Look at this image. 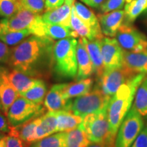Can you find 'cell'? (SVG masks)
<instances>
[{"label":"cell","instance_id":"1","mask_svg":"<svg viewBox=\"0 0 147 147\" xmlns=\"http://www.w3.org/2000/svg\"><path fill=\"white\" fill-rule=\"evenodd\" d=\"M55 41L47 37H27L11 48L7 65L19 69L37 79L48 78L53 69V49Z\"/></svg>","mask_w":147,"mask_h":147},{"label":"cell","instance_id":"2","mask_svg":"<svg viewBox=\"0 0 147 147\" xmlns=\"http://www.w3.org/2000/svg\"><path fill=\"white\" fill-rule=\"evenodd\" d=\"M146 76L144 74H138L123 84L110 98L107 113L110 131L114 137H117L119 127L131 108L138 88Z\"/></svg>","mask_w":147,"mask_h":147},{"label":"cell","instance_id":"3","mask_svg":"<svg viewBox=\"0 0 147 147\" xmlns=\"http://www.w3.org/2000/svg\"><path fill=\"white\" fill-rule=\"evenodd\" d=\"M76 38H64L55 42L53 49V72L62 79L74 78L78 73Z\"/></svg>","mask_w":147,"mask_h":147},{"label":"cell","instance_id":"4","mask_svg":"<svg viewBox=\"0 0 147 147\" xmlns=\"http://www.w3.org/2000/svg\"><path fill=\"white\" fill-rule=\"evenodd\" d=\"M45 23L42 14H36L21 5L17 12L10 18H3L0 21V27L12 32L29 29L32 35L46 37Z\"/></svg>","mask_w":147,"mask_h":147},{"label":"cell","instance_id":"5","mask_svg":"<svg viewBox=\"0 0 147 147\" xmlns=\"http://www.w3.org/2000/svg\"><path fill=\"white\" fill-rule=\"evenodd\" d=\"M111 98L103 92L98 85L86 94L69 100L68 110L75 115L84 117L90 114L99 113L107 109Z\"/></svg>","mask_w":147,"mask_h":147},{"label":"cell","instance_id":"6","mask_svg":"<svg viewBox=\"0 0 147 147\" xmlns=\"http://www.w3.org/2000/svg\"><path fill=\"white\" fill-rule=\"evenodd\" d=\"M80 126L91 142H114L116 138L110 133L107 109L83 117Z\"/></svg>","mask_w":147,"mask_h":147},{"label":"cell","instance_id":"7","mask_svg":"<svg viewBox=\"0 0 147 147\" xmlns=\"http://www.w3.org/2000/svg\"><path fill=\"white\" fill-rule=\"evenodd\" d=\"M46 113L42 104H36L20 95L11 105L5 116L11 126H18Z\"/></svg>","mask_w":147,"mask_h":147},{"label":"cell","instance_id":"8","mask_svg":"<svg viewBox=\"0 0 147 147\" xmlns=\"http://www.w3.org/2000/svg\"><path fill=\"white\" fill-rule=\"evenodd\" d=\"M144 127L143 117L133 106L119 127L115 147H131Z\"/></svg>","mask_w":147,"mask_h":147},{"label":"cell","instance_id":"9","mask_svg":"<svg viewBox=\"0 0 147 147\" xmlns=\"http://www.w3.org/2000/svg\"><path fill=\"white\" fill-rule=\"evenodd\" d=\"M115 37L123 51L136 53L147 50L146 36L131 24L123 23Z\"/></svg>","mask_w":147,"mask_h":147},{"label":"cell","instance_id":"10","mask_svg":"<svg viewBox=\"0 0 147 147\" xmlns=\"http://www.w3.org/2000/svg\"><path fill=\"white\" fill-rule=\"evenodd\" d=\"M138 74L129 70L122 66L117 68L105 70L98 79V86L105 94L112 97L123 84Z\"/></svg>","mask_w":147,"mask_h":147},{"label":"cell","instance_id":"11","mask_svg":"<svg viewBox=\"0 0 147 147\" xmlns=\"http://www.w3.org/2000/svg\"><path fill=\"white\" fill-rule=\"evenodd\" d=\"M101 49L104 71L122 67L123 50L116 38L104 37L101 40Z\"/></svg>","mask_w":147,"mask_h":147},{"label":"cell","instance_id":"12","mask_svg":"<svg viewBox=\"0 0 147 147\" xmlns=\"http://www.w3.org/2000/svg\"><path fill=\"white\" fill-rule=\"evenodd\" d=\"M76 0H65L64 3L59 8L46 11L42 14V19L46 23L57 24L71 27V9Z\"/></svg>","mask_w":147,"mask_h":147},{"label":"cell","instance_id":"13","mask_svg":"<svg viewBox=\"0 0 147 147\" xmlns=\"http://www.w3.org/2000/svg\"><path fill=\"white\" fill-rule=\"evenodd\" d=\"M102 34L104 36L114 38L125 20V10H119L105 14H97Z\"/></svg>","mask_w":147,"mask_h":147},{"label":"cell","instance_id":"14","mask_svg":"<svg viewBox=\"0 0 147 147\" xmlns=\"http://www.w3.org/2000/svg\"><path fill=\"white\" fill-rule=\"evenodd\" d=\"M66 84H57L53 85L45 99V106L49 112L68 110L69 100L64 97V89Z\"/></svg>","mask_w":147,"mask_h":147},{"label":"cell","instance_id":"15","mask_svg":"<svg viewBox=\"0 0 147 147\" xmlns=\"http://www.w3.org/2000/svg\"><path fill=\"white\" fill-rule=\"evenodd\" d=\"M76 58L77 63H78V73H77L76 80H80L89 78L93 74V64L83 41L80 38L78 40V44H77Z\"/></svg>","mask_w":147,"mask_h":147},{"label":"cell","instance_id":"16","mask_svg":"<svg viewBox=\"0 0 147 147\" xmlns=\"http://www.w3.org/2000/svg\"><path fill=\"white\" fill-rule=\"evenodd\" d=\"M82 40L93 64V74L98 80L104 71V62L101 49V40H89L87 38H82Z\"/></svg>","mask_w":147,"mask_h":147},{"label":"cell","instance_id":"17","mask_svg":"<svg viewBox=\"0 0 147 147\" xmlns=\"http://www.w3.org/2000/svg\"><path fill=\"white\" fill-rule=\"evenodd\" d=\"M123 66L136 74H147V50L141 52L123 51Z\"/></svg>","mask_w":147,"mask_h":147},{"label":"cell","instance_id":"18","mask_svg":"<svg viewBox=\"0 0 147 147\" xmlns=\"http://www.w3.org/2000/svg\"><path fill=\"white\" fill-rule=\"evenodd\" d=\"M8 81L20 94L33 87L39 79H37L19 69L10 68L6 73Z\"/></svg>","mask_w":147,"mask_h":147},{"label":"cell","instance_id":"19","mask_svg":"<svg viewBox=\"0 0 147 147\" xmlns=\"http://www.w3.org/2000/svg\"><path fill=\"white\" fill-rule=\"evenodd\" d=\"M41 121V116L26 121L18 126H11L10 131L8 134H12L17 136L23 141L27 147H29L34 143L35 131Z\"/></svg>","mask_w":147,"mask_h":147},{"label":"cell","instance_id":"20","mask_svg":"<svg viewBox=\"0 0 147 147\" xmlns=\"http://www.w3.org/2000/svg\"><path fill=\"white\" fill-rule=\"evenodd\" d=\"M57 132V113L49 112L41 116V121L37 127L34 136V142Z\"/></svg>","mask_w":147,"mask_h":147},{"label":"cell","instance_id":"21","mask_svg":"<svg viewBox=\"0 0 147 147\" xmlns=\"http://www.w3.org/2000/svg\"><path fill=\"white\" fill-rule=\"evenodd\" d=\"M70 26L71 28L77 33L79 38H87L89 40H102L104 38V35L95 32L77 15L74 5H73L71 9Z\"/></svg>","mask_w":147,"mask_h":147},{"label":"cell","instance_id":"22","mask_svg":"<svg viewBox=\"0 0 147 147\" xmlns=\"http://www.w3.org/2000/svg\"><path fill=\"white\" fill-rule=\"evenodd\" d=\"M57 132H67L78 127L83 117L75 115L70 110H62L57 113Z\"/></svg>","mask_w":147,"mask_h":147},{"label":"cell","instance_id":"23","mask_svg":"<svg viewBox=\"0 0 147 147\" xmlns=\"http://www.w3.org/2000/svg\"><path fill=\"white\" fill-rule=\"evenodd\" d=\"M19 96L20 93L8 81L5 74L3 77V82L0 84V100L5 115H6L11 105Z\"/></svg>","mask_w":147,"mask_h":147},{"label":"cell","instance_id":"24","mask_svg":"<svg viewBox=\"0 0 147 147\" xmlns=\"http://www.w3.org/2000/svg\"><path fill=\"white\" fill-rule=\"evenodd\" d=\"M93 84V79L90 78L78 80L76 82L66 84L64 89V97L66 100H69L74 97L86 94L91 91Z\"/></svg>","mask_w":147,"mask_h":147},{"label":"cell","instance_id":"25","mask_svg":"<svg viewBox=\"0 0 147 147\" xmlns=\"http://www.w3.org/2000/svg\"><path fill=\"white\" fill-rule=\"evenodd\" d=\"M74 5L75 11L77 15L81 18L84 23H87L95 32L98 34H103L97 16L95 15V14L91 9H89L80 1H76Z\"/></svg>","mask_w":147,"mask_h":147},{"label":"cell","instance_id":"26","mask_svg":"<svg viewBox=\"0 0 147 147\" xmlns=\"http://www.w3.org/2000/svg\"><path fill=\"white\" fill-rule=\"evenodd\" d=\"M45 36L51 40H61L64 38H79L77 33L71 27H65L57 24L46 23L45 25Z\"/></svg>","mask_w":147,"mask_h":147},{"label":"cell","instance_id":"27","mask_svg":"<svg viewBox=\"0 0 147 147\" xmlns=\"http://www.w3.org/2000/svg\"><path fill=\"white\" fill-rule=\"evenodd\" d=\"M91 142L80 125L66 132L65 147H87Z\"/></svg>","mask_w":147,"mask_h":147},{"label":"cell","instance_id":"28","mask_svg":"<svg viewBox=\"0 0 147 147\" xmlns=\"http://www.w3.org/2000/svg\"><path fill=\"white\" fill-rule=\"evenodd\" d=\"M124 23L131 24L136 19L147 10V0H132L125 5Z\"/></svg>","mask_w":147,"mask_h":147},{"label":"cell","instance_id":"29","mask_svg":"<svg viewBox=\"0 0 147 147\" xmlns=\"http://www.w3.org/2000/svg\"><path fill=\"white\" fill-rule=\"evenodd\" d=\"M47 84L44 80L39 79L33 87L20 94L27 100L36 104H42L47 95Z\"/></svg>","mask_w":147,"mask_h":147},{"label":"cell","instance_id":"30","mask_svg":"<svg viewBox=\"0 0 147 147\" xmlns=\"http://www.w3.org/2000/svg\"><path fill=\"white\" fill-rule=\"evenodd\" d=\"M30 36H32V33L29 29L12 32L0 27V40L11 47L18 45L20 42Z\"/></svg>","mask_w":147,"mask_h":147},{"label":"cell","instance_id":"31","mask_svg":"<svg viewBox=\"0 0 147 147\" xmlns=\"http://www.w3.org/2000/svg\"><path fill=\"white\" fill-rule=\"evenodd\" d=\"M134 106L143 117L147 119V76L144 77L138 88Z\"/></svg>","mask_w":147,"mask_h":147},{"label":"cell","instance_id":"32","mask_svg":"<svg viewBox=\"0 0 147 147\" xmlns=\"http://www.w3.org/2000/svg\"><path fill=\"white\" fill-rule=\"evenodd\" d=\"M66 132L49 136L33 143L29 147H65Z\"/></svg>","mask_w":147,"mask_h":147},{"label":"cell","instance_id":"33","mask_svg":"<svg viewBox=\"0 0 147 147\" xmlns=\"http://www.w3.org/2000/svg\"><path fill=\"white\" fill-rule=\"evenodd\" d=\"M21 5L18 0H0V16L6 18L12 17Z\"/></svg>","mask_w":147,"mask_h":147},{"label":"cell","instance_id":"34","mask_svg":"<svg viewBox=\"0 0 147 147\" xmlns=\"http://www.w3.org/2000/svg\"><path fill=\"white\" fill-rule=\"evenodd\" d=\"M24 8L34 13L42 14L45 12L46 0H18Z\"/></svg>","mask_w":147,"mask_h":147},{"label":"cell","instance_id":"35","mask_svg":"<svg viewBox=\"0 0 147 147\" xmlns=\"http://www.w3.org/2000/svg\"><path fill=\"white\" fill-rule=\"evenodd\" d=\"M126 0H106L98 9L100 13L105 14L113 11L122 10Z\"/></svg>","mask_w":147,"mask_h":147},{"label":"cell","instance_id":"36","mask_svg":"<svg viewBox=\"0 0 147 147\" xmlns=\"http://www.w3.org/2000/svg\"><path fill=\"white\" fill-rule=\"evenodd\" d=\"M131 147H147V125L143 127Z\"/></svg>","mask_w":147,"mask_h":147},{"label":"cell","instance_id":"37","mask_svg":"<svg viewBox=\"0 0 147 147\" xmlns=\"http://www.w3.org/2000/svg\"><path fill=\"white\" fill-rule=\"evenodd\" d=\"M10 52L11 48L0 40V63L7 65L10 58Z\"/></svg>","mask_w":147,"mask_h":147},{"label":"cell","instance_id":"38","mask_svg":"<svg viewBox=\"0 0 147 147\" xmlns=\"http://www.w3.org/2000/svg\"><path fill=\"white\" fill-rule=\"evenodd\" d=\"M6 147H27V146L17 136L8 134L6 136Z\"/></svg>","mask_w":147,"mask_h":147},{"label":"cell","instance_id":"39","mask_svg":"<svg viewBox=\"0 0 147 147\" xmlns=\"http://www.w3.org/2000/svg\"><path fill=\"white\" fill-rule=\"evenodd\" d=\"M11 125L8 118L2 112H0V131L8 133L10 131Z\"/></svg>","mask_w":147,"mask_h":147},{"label":"cell","instance_id":"40","mask_svg":"<svg viewBox=\"0 0 147 147\" xmlns=\"http://www.w3.org/2000/svg\"><path fill=\"white\" fill-rule=\"evenodd\" d=\"M65 1V0H46L45 12L54 10L60 7Z\"/></svg>","mask_w":147,"mask_h":147},{"label":"cell","instance_id":"41","mask_svg":"<svg viewBox=\"0 0 147 147\" xmlns=\"http://www.w3.org/2000/svg\"><path fill=\"white\" fill-rule=\"evenodd\" d=\"M80 1L90 8L99 9L106 0H80Z\"/></svg>","mask_w":147,"mask_h":147},{"label":"cell","instance_id":"42","mask_svg":"<svg viewBox=\"0 0 147 147\" xmlns=\"http://www.w3.org/2000/svg\"><path fill=\"white\" fill-rule=\"evenodd\" d=\"M87 147H115L114 142H91Z\"/></svg>","mask_w":147,"mask_h":147},{"label":"cell","instance_id":"43","mask_svg":"<svg viewBox=\"0 0 147 147\" xmlns=\"http://www.w3.org/2000/svg\"><path fill=\"white\" fill-rule=\"evenodd\" d=\"M8 70V68L3 67V66L2 65H1V63H0V84L3 82V77H4L5 74H6Z\"/></svg>","mask_w":147,"mask_h":147},{"label":"cell","instance_id":"44","mask_svg":"<svg viewBox=\"0 0 147 147\" xmlns=\"http://www.w3.org/2000/svg\"><path fill=\"white\" fill-rule=\"evenodd\" d=\"M0 147H6V136L0 140Z\"/></svg>","mask_w":147,"mask_h":147},{"label":"cell","instance_id":"45","mask_svg":"<svg viewBox=\"0 0 147 147\" xmlns=\"http://www.w3.org/2000/svg\"><path fill=\"white\" fill-rule=\"evenodd\" d=\"M5 134L4 132H2V131H0V140H1L2 138H3L5 136Z\"/></svg>","mask_w":147,"mask_h":147},{"label":"cell","instance_id":"46","mask_svg":"<svg viewBox=\"0 0 147 147\" xmlns=\"http://www.w3.org/2000/svg\"><path fill=\"white\" fill-rule=\"evenodd\" d=\"M0 112H2V113H3V109H2V106H1V100H0ZM3 114H4V113H3Z\"/></svg>","mask_w":147,"mask_h":147},{"label":"cell","instance_id":"47","mask_svg":"<svg viewBox=\"0 0 147 147\" xmlns=\"http://www.w3.org/2000/svg\"><path fill=\"white\" fill-rule=\"evenodd\" d=\"M132 1V0H126L127 3H129V2H130V1Z\"/></svg>","mask_w":147,"mask_h":147}]
</instances>
